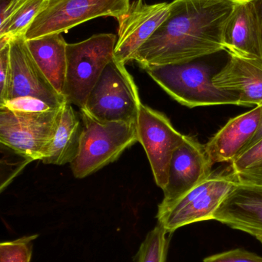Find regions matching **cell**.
<instances>
[{"label":"cell","mask_w":262,"mask_h":262,"mask_svg":"<svg viewBox=\"0 0 262 262\" xmlns=\"http://www.w3.org/2000/svg\"><path fill=\"white\" fill-rule=\"evenodd\" d=\"M237 0H173L166 21L137 51L143 69L192 62L225 50L224 32Z\"/></svg>","instance_id":"obj_1"},{"label":"cell","mask_w":262,"mask_h":262,"mask_svg":"<svg viewBox=\"0 0 262 262\" xmlns=\"http://www.w3.org/2000/svg\"><path fill=\"white\" fill-rule=\"evenodd\" d=\"M83 126L79 149L71 163L72 173L85 178L116 160L127 148L138 142L137 124L97 119L80 109Z\"/></svg>","instance_id":"obj_2"},{"label":"cell","mask_w":262,"mask_h":262,"mask_svg":"<svg viewBox=\"0 0 262 262\" xmlns=\"http://www.w3.org/2000/svg\"><path fill=\"white\" fill-rule=\"evenodd\" d=\"M144 70L166 93L190 108L221 104L239 105L237 95L214 85L213 75L206 64L192 61L152 66Z\"/></svg>","instance_id":"obj_3"},{"label":"cell","mask_w":262,"mask_h":262,"mask_svg":"<svg viewBox=\"0 0 262 262\" xmlns=\"http://www.w3.org/2000/svg\"><path fill=\"white\" fill-rule=\"evenodd\" d=\"M117 37L101 33L66 46V81L63 95L66 102L84 108L89 94L107 64L113 59Z\"/></svg>","instance_id":"obj_4"},{"label":"cell","mask_w":262,"mask_h":262,"mask_svg":"<svg viewBox=\"0 0 262 262\" xmlns=\"http://www.w3.org/2000/svg\"><path fill=\"white\" fill-rule=\"evenodd\" d=\"M142 104L132 75L113 58L89 94L84 108L101 121L137 124Z\"/></svg>","instance_id":"obj_5"},{"label":"cell","mask_w":262,"mask_h":262,"mask_svg":"<svg viewBox=\"0 0 262 262\" xmlns=\"http://www.w3.org/2000/svg\"><path fill=\"white\" fill-rule=\"evenodd\" d=\"M63 107L54 112L41 113L15 112L0 107L2 146L30 162L43 160L52 144Z\"/></svg>","instance_id":"obj_6"},{"label":"cell","mask_w":262,"mask_h":262,"mask_svg":"<svg viewBox=\"0 0 262 262\" xmlns=\"http://www.w3.org/2000/svg\"><path fill=\"white\" fill-rule=\"evenodd\" d=\"M237 183L232 170L213 172L174 203L158 208L156 215L158 224L172 234L187 225L213 220L214 214Z\"/></svg>","instance_id":"obj_7"},{"label":"cell","mask_w":262,"mask_h":262,"mask_svg":"<svg viewBox=\"0 0 262 262\" xmlns=\"http://www.w3.org/2000/svg\"><path fill=\"white\" fill-rule=\"evenodd\" d=\"M131 0H49L47 7L35 18L26 39L63 34L99 17L119 19L129 10Z\"/></svg>","instance_id":"obj_8"},{"label":"cell","mask_w":262,"mask_h":262,"mask_svg":"<svg viewBox=\"0 0 262 262\" xmlns=\"http://www.w3.org/2000/svg\"><path fill=\"white\" fill-rule=\"evenodd\" d=\"M138 142L149 159L157 186L166 188L171 160L186 135L178 132L161 112L142 104L137 120Z\"/></svg>","instance_id":"obj_9"},{"label":"cell","mask_w":262,"mask_h":262,"mask_svg":"<svg viewBox=\"0 0 262 262\" xmlns=\"http://www.w3.org/2000/svg\"><path fill=\"white\" fill-rule=\"evenodd\" d=\"M25 96L38 98L57 107L66 102L38 67L26 36H23L10 41V75L5 101Z\"/></svg>","instance_id":"obj_10"},{"label":"cell","mask_w":262,"mask_h":262,"mask_svg":"<svg viewBox=\"0 0 262 262\" xmlns=\"http://www.w3.org/2000/svg\"><path fill=\"white\" fill-rule=\"evenodd\" d=\"M170 12V3L147 4L145 0H135L128 12L118 19V36L114 59L126 64L133 61L137 51L150 38L166 21Z\"/></svg>","instance_id":"obj_11"},{"label":"cell","mask_w":262,"mask_h":262,"mask_svg":"<svg viewBox=\"0 0 262 262\" xmlns=\"http://www.w3.org/2000/svg\"><path fill=\"white\" fill-rule=\"evenodd\" d=\"M213 163L206 146L195 137L186 136L171 160L169 180L163 189L164 199L158 208L166 207L207 180L212 172Z\"/></svg>","instance_id":"obj_12"},{"label":"cell","mask_w":262,"mask_h":262,"mask_svg":"<svg viewBox=\"0 0 262 262\" xmlns=\"http://www.w3.org/2000/svg\"><path fill=\"white\" fill-rule=\"evenodd\" d=\"M213 220L255 238L262 235V186L237 183L226 195Z\"/></svg>","instance_id":"obj_13"},{"label":"cell","mask_w":262,"mask_h":262,"mask_svg":"<svg viewBox=\"0 0 262 262\" xmlns=\"http://www.w3.org/2000/svg\"><path fill=\"white\" fill-rule=\"evenodd\" d=\"M214 85L239 98V106L262 105V63L230 55L227 64L212 76Z\"/></svg>","instance_id":"obj_14"},{"label":"cell","mask_w":262,"mask_h":262,"mask_svg":"<svg viewBox=\"0 0 262 262\" xmlns=\"http://www.w3.org/2000/svg\"><path fill=\"white\" fill-rule=\"evenodd\" d=\"M261 105L229 120L206 143V149L213 164L232 163L250 143L260 124Z\"/></svg>","instance_id":"obj_15"},{"label":"cell","mask_w":262,"mask_h":262,"mask_svg":"<svg viewBox=\"0 0 262 262\" xmlns=\"http://www.w3.org/2000/svg\"><path fill=\"white\" fill-rule=\"evenodd\" d=\"M224 47L230 55L261 61L258 21L250 0H237L225 29Z\"/></svg>","instance_id":"obj_16"},{"label":"cell","mask_w":262,"mask_h":262,"mask_svg":"<svg viewBox=\"0 0 262 262\" xmlns=\"http://www.w3.org/2000/svg\"><path fill=\"white\" fill-rule=\"evenodd\" d=\"M26 42L42 72L55 90L63 95L67 68V42L62 34L26 40Z\"/></svg>","instance_id":"obj_17"},{"label":"cell","mask_w":262,"mask_h":262,"mask_svg":"<svg viewBox=\"0 0 262 262\" xmlns=\"http://www.w3.org/2000/svg\"><path fill=\"white\" fill-rule=\"evenodd\" d=\"M82 131L83 126L72 104L65 103L52 144L41 161L46 164H71L78 152Z\"/></svg>","instance_id":"obj_18"},{"label":"cell","mask_w":262,"mask_h":262,"mask_svg":"<svg viewBox=\"0 0 262 262\" xmlns=\"http://www.w3.org/2000/svg\"><path fill=\"white\" fill-rule=\"evenodd\" d=\"M49 0H23L7 24L0 29V47L18 37L26 36L32 23L47 7Z\"/></svg>","instance_id":"obj_19"},{"label":"cell","mask_w":262,"mask_h":262,"mask_svg":"<svg viewBox=\"0 0 262 262\" xmlns=\"http://www.w3.org/2000/svg\"><path fill=\"white\" fill-rule=\"evenodd\" d=\"M231 169L238 183L262 186V140L241 152Z\"/></svg>","instance_id":"obj_20"},{"label":"cell","mask_w":262,"mask_h":262,"mask_svg":"<svg viewBox=\"0 0 262 262\" xmlns=\"http://www.w3.org/2000/svg\"><path fill=\"white\" fill-rule=\"evenodd\" d=\"M169 232L160 224L146 235L136 255V262H166Z\"/></svg>","instance_id":"obj_21"},{"label":"cell","mask_w":262,"mask_h":262,"mask_svg":"<svg viewBox=\"0 0 262 262\" xmlns=\"http://www.w3.org/2000/svg\"><path fill=\"white\" fill-rule=\"evenodd\" d=\"M38 235L23 237L0 245V262H30L32 242Z\"/></svg>","instance_id":"obj_22"},{"label":"cell","mask_w":262,"mask_h":262,"mask_svg":"<svg viewBox=\"0 0 262 262\" xmlns=\"http://www.w3.org/2000/svg\"><path fill=\"white\" fill-rule=\"evenodd\" d=\"M62 107H55L43 100L29 96L18 97L13 99L8 100L0 104V107L3 108L28 113L54 112L61 108Z\"/></svg>","instance_id":"obj_23"},{"label":"cell","mask_w":262,"mask_h":262,"mask_svg":"<svg viewBox=\"0 0 262 262\" xmlns=\"http://www.w3.org/2000/svg\"><path fill=\"white\" fill-rule=\"evenodd\" d=\"M203 262H262V257L246 249H236L211 255Z\"/></svg>","instance_id":"obj_24"},{"label":"cell","mask_w":262,"mask_h":262,"mask_svg":"<svg viewBox=\"0 0 262 262\" xmlns=\"http://www.w3.org/2000/svg\"><path fill=\"white\" fill-rule=\"evenodd\" d=\"M10 75V42L0 47V104L6 101Z\"/></svg>","instance_id":"obj_25"},{"label":"cell","mask_w":262,"mask_h":262,"mask_svg":"<svg viewBox=\"0 0 262 262\" xmlns=\"http://www.w3.org/2000/svg\"><path fill=\"white\" fill-rule=\"evenodd\" d=\"M23 0H0V29L7 24Z\"/></svg>","instance_id":"obj_26"},{"label":"cell","mask_w":262,"mask_h":262,"mask_svg":"<svg viewBox=\"0 0 262 262\" xmlns=\"http://www.w3.org/2000/svg\"><path fill=\"white\" fill-rule=\"evenodd\" d=\"M253 6L258 21V31H259L260 44H261L262 63V0H250Z\"/></svg>","instance_id":"obj_27"},{"label":"cell","mask_w":262,"mask_h":262,"mask_svg":"<svg viewBox=\"0 0 262 262\" xmlns=\"http://www.w3.org/2000/svg\"><path fill=\"white\" fill-rule=\"evenodd\" d=\"M262 140V105H261V120H260V124L259 126H258V130H257L256 133H255V136H254L253 138L251 140L250 143L248 145L246 149H245L244 151H246V149H249L251 146H254V145L256 144L258 142H259L260 140ZM243 151V152H244Z\"/></svg>","instance_id":"obj_28"},{"label":"cell","mask_w":262,"mask_h":262,"mask_svg":"<svg viewBox=\"0 0 262 262\" xmlns=\"http://www.w3.org/2000/svg\"><path fill=\"white\" fill-rule=\"evenodd\" d=\"M256 238L258 240V241L260 242V243H261L262 244V235H261V236H258V237H256Z\"/></svg>","instance_id":"obj_29"}]
</instances>
